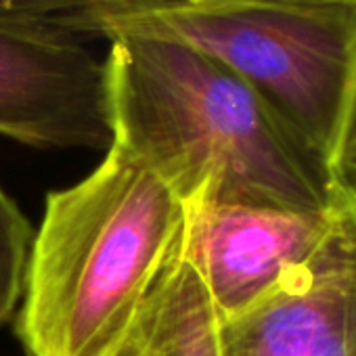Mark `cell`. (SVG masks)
<instances>
[{
  "label": "cell",
  "mask_w": 356,
  "mask_h": 356,
  "mask_svg": "<svg viewBox=\"0 0 356 356\" xmlns=\"http://www.w3.org/2000/svg\"><path fill=\"white\" fill-rule=\"evenodd\" d=\"M185 204L118 145L51 191L34 235L15 331L28 356H107L172 258Z\"/></svg>",
  "instance_id": "7a4b0ae2"
},
{
  "label": "cell",
  "mask_w": 356,
  "mask_h": 356,
  "mask_svg": "<svg viewBox=\"0 0 356 356\" xmlns=\"http://www.w3.org/2000/svg\"><path fill=\"white\" fill-rule=\"evenodd\" d=\"M34 235L30 218L0 183V329L19 310Z\"/></svg>",
  "instance_id": "ba28073f"
},
{
  "label": "cell",
  "mask_w": 356,
  "mask_h": 356,
  "mask_svg": "<svg viewBox=\"0 0 356 356\" xmlns=\"http://www.w3.org/2000/svg\"><path fill=\"white\" fill-rule=\"evenodd\" d=\"M331 214L333 202L323 212L187 206L178 248L204 281L220 318L231 321L270 296L314 254L329 231Z\"/></svg>",
  "instance_id": "8992f818"
},
{
  "label": "cell",
  "mask_w": 356,
  "mask_h": 356,
  "mask_svg": "<svg viewBox=\"0 0 356 356\" xmlns=\"http://www.w3.org/2000/svg\"><path fill=\"white\" fill-rule=\"evenodd\" d=\"M107 42L111 145L153 170L185 208L331 206L339 176L227 65L153 36Z\"/></svg>",
  "instance_id": "6da1fadb"
},
{
  "label": "cell",
  "mask_w": 356,
  "mask_h": 356,
  "mask_svg": "<svg viewBox=\"0 0 356 356\" xmlns=\"http://www.w3.org/2000/svg\"><path fill=\"white\" fill-rule=\"evenodd\" d=\"M107 356H225L222 318L178 245L134 323Z\"/></svg>",
  "instance_id": "52a82bcc"
},
{
  "label": "cell",
  "mask_w": 356,
  "mask_h": 356,
  "mask_svg": "<svg viewBox=\"0 0 356 356\" xmlns=\"http://www.w3.org/2000/svg\"><path fill=\"white\" fill-rule=\"evenodd\" d=\"M354 356H356V354H354Z\"/></svg>",
  "instance_id": "7c38bea8"
},
{
  "label": "cell",
  "mask_w": 356,
  "mask_h": 356,
  "mask_svg": "<svg viewBox=\"0 0 356 356\" xmlns=\"http://www.w3.org/2000/svg\"><path fill=\"white\" fill-rule=\"evenodd\" d=\"M0 136L105 151L113 138L105 59L51 19L0 15Z\"/></svg>",
  "instance_id": "277c9868"
},
{
  "label": "cell",
  "mask_w": 356,
  "mask_h": 356,
  "mask_svg": "<svg viewBox=\"0 0 356 356\" xmlns=\"http://www.w3.org/2000/svg\"><path fill=\"white\" fill-rule=\"evenodd\" d=\"M178 0H0V15L28 19H57L74 13L107 9H140L170 5Z\"/></svg>",
  "instance_id": "9c48e42d"
},
{
  "label": "cell",
  "mask_w": 356,
  "mask_h": 356,
  "mask_svg": "<svg viewBox=\"0 0 356 356\" xmlns=\"http://www.w3.org/2000/svg\"><path fill=\"white\" fill-rule=\"evenodd\" d=\"M72 34L153 36L210 55L245 80L337 176L356 128V11L258 0H178L51 19Z\"/></svg>",
  "instance_id": "3957f363"
},
{
  "label": "cell",
  "mask_w": 356,
  "mask_h": 356,
  "mask_svg": "<svg viewBox=\"0 0 356 356\" xmlns=\"http://www.w3.org/2000/svg\"><path fill=\"white\" fill-rule=\"evenodd\" d=\"M337 176L341 181L350 183L356 187V128L352 130L341 155H339V161H337V168H335Z\"/></svg>",
  "instance_id": "8fae6325"
},
{
  "label": "cell",
  "mask_w": 356,
  "mask_h": 356,
  "mask_svg": "<svg viewBox=\"0 0 356 356\" xmlns=\"http://www.w3.org/2000/svg\"><path fill=\"white\" fill-rule=\"evenodd\" d=\"M225 356L356 354V187L337 178L314 254L248 312L222 321Z\"/></svg>",
  "instance_id": "5b68a950"
},
{
  "label": "cell",
  "mask_w": 356,
  "mask_h": 356,
  "mask_svg": "<svg viewBox=\"0 0 356 356\" xmlns=\"http://www.w3.org/2000/svg\"><path fill=\"white\" fill-rule=\"evenodd\" d=\"M258 3L298 7V9H318V11H356V0H258Z\"/></svg>",
  "instance_id": "30bf717a"
}]
</instances>
